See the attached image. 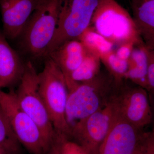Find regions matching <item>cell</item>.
<instances>
[{"instance_id": "cell-1", "label": "cell", "mask_w": 154, "mask_h": 154, "mask_svg": "<svg viewBox=\"0 0 154 154\" xmlns=\"http://www.w3.org/2000/svg\"><path fill=\"white\" fill-rule=\"evenodd\" d=\"M118 83L109 72L100 73L92 79L77 83L68 90L66 119L69 128L102 109L113 99Z\"/></svg>"}, {"instance_id": "cell-2", "label": "cell", "mask_w": 154, "mask_h": 154, "mask_svg": "<svg viewBox=\"0 0 154 154\" xmlns=\"http://www.w3.org/2000/svg\"><path fill=\"white\" fill-rule=\"evenodd\" d=\"M45 58L43 70L38 74L39 94L56 134L68 137L69 128L66 119V82L57 65L48 57Z\"/></svg>"}, {"instance_id": "cell-3", "label": "cell", "mask_w": 154, "mask_h": 154, "mask_svg": "<svg viewBox=\"0 0 154 154\" xmlns=\"http://www.w3.org/2000/svg\"><path fill=\"white\" fill-rule=\"evenodd\" d=\"M90 25L114 46L144 44L132 17L116 0H100Z\"/></svg>"}, {"instance_id": "cell-4", "label": "cell", "mask_w": 154, "mask_h": 154, "mask_svg": "<svg viewBox=\"0 0 154 154\" xmlns=\"http://www.w3.org/2000/svg\"><path fill=\"white\" fill-rule=\"evenodd\" d=\"M59 0H38L23 29L20 45L35 57H45L57 25Z\"/></svg>"}, {"instance_id": "cell-5", "label": "cell", "mask_w": 154, "mask_h": 154, "mask_svg": "<svg viewBox=\"0 0 154 154\" xmlns=\"http://www.w3.org/2000/svg\"><path fill=\"white\" fill-rule=\"evenodd\" d=\"M100 0H59L56 30L45 57L66 42L78 39L91 25Z\"/></svg>"}, {"instance_id": "cell-6", "label": "cell", "mask_w": 154, "mask_h": 154, "mask_svg": "<svg viewBox=\"0 0 154 154\" xmlns=\"http://www.w3.org/2000/svg\"><path fill=\"white\" fill-rule=\"evenodd\" d=\"M15 96L19 107L37 125L51 146L56 133L38 90V73L31 62L25 64L24 73Z\"/></svg>"}, {"instance_id": "cell-7", "label": "cell", "mask_w": 154, "mask_h": 154, "mask_svg": "<svg viewBox=\"0 0 154 154\" xmlns=\"http://www.w3.org/2000/svg\"><path fill=\"white\" fill-rule=\"evenodd\" d=\"M0 107L19 143L31 154H46L51 146L37 125L19 107L13 90L6 93L0 89Z\"/></svg>"}, {"instance_id": "cell-8", "label": "cell", "mask_w": 154, "mask_h": 154, "mask_svg": "<svg viewBox=\"0 0 154 154\" xmlns=\"http://www.w3.org/2000/svg\"><path fill=\"white\" fill-rule=\"evenodd\" d=\"M117 111L113 97L105 107L71 126L69 138L90 154H95L108 133Z\"/></svg>"}, {"instance_id": "cell-9", "label": "cell", "mask_w": 154, "mask_h": 154, "mask_svg": "<svg viewBox=\"0 0 154 154\" xmlns=\"http://www.w3.org/2000/svg\"><path fill=\"white\" fill-rule=\"evenodd\" d=\"M114 100L119 113L136 127L143 130L151 123V100L144 88L123 80L118 83Z\"/></svg>"}, {"instance_id": "cell-10", "label": "cell", "mask_w": 154, "mask_h": 154, "mask_svg": "<svg viewBox=\"0 0 154 154\" xmlns=\"http://www.w3.org/2000/svg\"><path fill=\"white\" fill-rule=\"evenodd\" d=\"M143 131L117 111L110 130L95 154H137Z\"/></svg>"}, {"instance_id": "cell-11", "label": "cell", "mask_w": 154, "mask_h": 154, "mask_svg": "<svg viewBox=\"0 0 154 154\" xmlns=\"http://www.w3.org/2000/svg\"><path fill=\"white\" fill-rule=\"evenodd\" d=\"M38 0H0V9L7 38H19L36 8Z\"/></svg>"}, {"instance_id": "cell-12", "label": "cell", "mask_w": 154, "mask_h": 154, "mask_svg": "<svg viewBox=\"0 0 154 154\" xmlns=\"http://www.w3.org/2000/svg\"><path fill=\"white\" fill-rule=\"evenodd\" d=\"M88 52L79 39H72L64 42L46 57L51 58L60 69L68 87L72 74L79 66Z\"/></svg>"}, {"instance_id": "cell-13", "label": "cell", "mask_w": 154, "mask_h": 154, "mask_svg": "<svg viewBox=\"0 0 154 154\" xmlns=\"http://www.w3.org/2000/svg\"><path fill=\"white\" fill-rule=\"evenodd\" d=\"M25 64L17 51L10 46L0 31V89L11 88L19 83Z\"/></svg>"}, {"instance_id": "cell-14", "label": "cell", "mask_w": 154, "mask_h": 154, "mask_svg": "<svg viewBox=\"0 0 154 154\" xmlns=\"http://www.w3.org/2000/svg\"><path fill=\"white\" fill-rule=\"evenodd\" d=\"M136 28L146 47L154 50V0H131Z\"/></svg>"}, {"instance_id": "cell-15", "label": "cell", "mask_w": 154, "mask_h": 154, "mask_svg": "<svg viewBox=\"0 0 154 154\" xmlns=\"http://www.w3.org/2000/svg\"><path fill=\"white\" fill-rule=\"evenodd\" d=\"M125 79L142 87L147 91V56L144 44L136 45L128 61Z\"/></svg>"}, {"instance_id": "cell-16", "label": "cell", "mask_w": 154, "mask_h": 154, "mask_svg": "<svg viewBox=\"0 0 154 154\" xmlns=\"http://www.w3.org/2000/svg\"><path fill=\"white\" fill-rule=\"evenodd\" d=\"M101 63L99 56L88 51L79 66L72 74L68 90L77 83L84 82L96 77L101 72Z\"/></svg>"}, {"instance_id": "cell-17", "label": "cell", "mask_w": 154, "mask_h": 154, "mask_svg": "<svg viewBox=\"0 0 154 154\" xmlns=\"http://www.w3.org/2000/svg\"><path fill=\"white\" fill-rule=\"evenodd\" d=\"M89 52L100 57L113 50L114 45L90 25L78 38Z\"/></svg>"}, {"instance_id": "cell-18", "label": "cell", "mask_w": 154, "mask_h": 154, "mask_svg": "<svg viewBox=\"0 0 154 154\" xmlns=\"http://www.w3.org/2000/svg\"><path fill=\"white\" fill-rule=\"evenodd\" d=\"M19 143L8 120L0 107V151L3 154L14 153L18 151Z\"/></svg>"}, {"instance_id": "cell-19", "label": "cell", "mask_w": 154, "mask_h": 154, "mask_svg": "<svg viewBox=\"0 0 154 154\" xmlns=\"http://www.w3.org/2000/svg\"><path fill=\"white\" fill-rule=\"evenodd\" d=\"M101 63L105 65L107 71L114 78L117 83L125 79L128 68V62L119 58L114 50L100 57Z\"/></svg>"}, {"instance_id": "cell-20", "label": "cell", "mask_w": 154, "mask_h": 154, "mask_svg": "<svg viewBox=\"0 0 154 154\" xmlns=\"http://www.w3.org/2000/svg\"><path fill=\"white\" fill-rule=\"evenodd\" d=\"M54 142L59 154H90L82 146L66 136L56 135Z\"/></svg>"}, {"instance_id": "cell-21", "label": "cell", "mask_w": 154, "mask_h": 154, "mask_svg": "<svg viewBox=\"0 0 154 154\" xmlns=\"http://www.w3.org/2000/svg\"><path fill=\"white\" fill-rule=\"evenodd\" d=\"M147 56V91L148 92L150 99L151 100L154 94V50L146 47Z\"/></svg>"}, {"instance_id": "cell-22", "label": "cell", "mask_w": 154, "mask_h": 154, "mask_svg": "<svg viewBox=\"0 0 154 154\" xmlns=\"http://www.w3.org/2000/svg\"><path fill=\"white\" fill-rule=\"evenodd\" d=\"M140 150L142 154H154L153 130L143 132L141 142Z\"/></svg>"}, {"instance_id": "cell-23", "label": "cell", "mask_w": 154, "mask_h": 154, "mask_svg": "<svg viewBox=\"0 0 154 154\" xmlns=\"http://www.w3.org/2000/svg\"><path fill=\"white\" fill-rule=\"evenodd\" d=\"M136 45H137L133 42L125 43L118 46L114 51L119 58L123 60L128 61Z\"/></svg>"}, {"instance_id": "cell-24", "label": "cell", "mask_w": 154, "mask_h": 154, "mask_svg": "<svg viewBox=\"0 0 154 154\" xmlns=\"http://www.w3.org/2000/svg\"><path fill=\"white\" fill-rule=\"evenodd\" d=\"M54 141L46 154H59L57 146Z\"/></svg>"}, {"instance_id": "cell-25", "label": "cell", "mask_w": 154, "mask_h": 154, "mask_svg": "<svg viewBox=\"0 0 154 154\" xmlns=\"http://www.w3.org/2000/svg\"><path fill=\"white\" fill-rule=\"evenodd\" d=\"M137 154H142L140 150V148L139 149L138 152H137Z\"/></svg>"}, {"instance_id": "cell-26", "label": "cell", "mask_w": 154, "mask_h": 154, "mask_svg": "<svg viewBox=\"0 0 154 154\" xmlns=\"http://www.w3.org/2000/svg\"><path fill=\"white\" fill-rule=\"evenodd\" d=\"M0 154H4L1 151H0Z\"/></svg>"}]
</instances>
